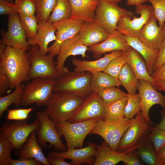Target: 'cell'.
Segmentation results:
<instances>
[{
	"mask_svg": "<svg viewBox=\"0 0 165 165\" xmlns=\"http://www.w3.org/2000/svg\"><path fill=\"white\" fill-rule=\"evenodd\" d=\"M30 68L27 51L7 46L0 55V73L8 78L11 89L29 81Z\"/></svg>",
	"mask_w": 165,
	"mask_h": 165,
	"instance_id": "cell-1",
	"label": "cell"
},
{
	"mask_svg": "<svg viewBox=\"0 0 165 165\" xmlns=\"http://www.w3.org/2000/svg\"><path fill=\"white\" fill-rule=\"evenodd\" d=\"M85 98L66 92H53L43 111L55 123L67 121Z\"/></svg>",
	"mask_w": 165,
	"mask_h": 165,
	"instance_id": "cell-2",
	"label": "cell"
},
{
	"mask_svg": "<svg viewBox=\"0 0 165 165\" xmlns=\"http://www.w3.org/2000/svg\"><path fill=\"white\" fill-rule=\"evenodd\" d=\"M55 79L38 77L25 85L20 105L27 106L35 104L38 107L46 106L53 92Z\"/></svg>",
	"mask_w": 165,
	"mask_h": 165,
	"instance_id": "cell-3",
	"label": "cell"
},
{
	"mask_svg": "<svg viewBox=\"0 0 165 165\" xmlns=\"http://www.w3.org/2000/svg\"><path fill=\"white\" fill-rule=\"evenodd\" d=\"M99 119L75 123L64 121L55 123L57 131L65 139L67 150L82 148L86 137Z\"/></svg>",
	"mask_w": 165,
	"mask_h": 165,
	"instance_id": "cell-4",
	"label": "cell"
},
{
	"mask_svg": "<svg viewBox=\"0 0 165 165\" xmlns=\"http://www.w3.org/2000/svg\"><path fill=\"white\" fill-rule=\"evenodd\" d=\"M92 76V73L89 72L69 71L55 79L53 91L66 92L85 97L92 92L91 88Z\"/></svg>",
	"mask_w": 165,
	"mask_h": 165,
	"instance_id": "cell-5",
	"label": "cell"
},
{
	"mask_svg": "<svg viewBox=\"0 0 165 165\" xmlns=\"http://www.w3.org/2000/svg\"><path fill=\"white\" fill-rule=\"evenodd\" d=\"M28 53L30 62L29 80L38 77L56 79L61 76L54 60L55 56L49 53L42 54L37 45L30 46Z\"/></svg>",
	"mask_w": 165,
	"mask_h": 165,
	"instance_id": "cell-6",
	"label": "cell"
},
{
	"mask_svg": "<svg viewBox=\"0 0 165 165\" xmlns=\"http://www.w3.org/2000/svg\"><path fill=\"white\" fill-rule=\"evenodd\" d=\"M40 125L37 118L30 124L26 120L5 122L1 127L0 135L9 141L13 148L17 150L24 144L33 132L38 130Z\"/></svg>",
	"mask_w": 165,
	"mask_h": 165,
	"instance_id": "cell-7",
	"label": "cell"
},
{
	"mask_svg": "<svg viewBox=\"0 0 165 165\" xmlns=\"http://www.w3.org/2000/svg\"><path fill=\"white\" fill-rule=\"evenodd\" d=\"M132 121V119H128L125 117L116 121L100 118L90 134L100 136L113 150L117 151L120 141L129 127Z\"/></svg>",
	"mask_w": 165,
	"mask_h": 165,
	"instance_id": "cell-8",
	"label": "cell"
},
{
	"mask_svg": "<svg viewBox=\"0 0 165 165\" xmlns=\"http://www.w3.org/2000/svg\"><path fill=\"white\" fill-rule=\"evenodd\" d=\"M95 13L94 21L109 34L116 30L117 24L122 17L133 15L131 11L105 1L98 2Z\"/></svg>",
	"mask_w": 165,
	"mask_h": 165,
	"instance_id": "cell-9",
	"label": "cell"
},
{
	"mask_svg": "<svg viewBox=\"0 0 165 165\" xmlns=\"http://www.w3.org/2000/svg\"><path fill=\"white\" fill-rule=\"evenodd\" d=\"M135 13L140 15L136 17L133 15L122 17L117 25L116 30L127 36L137 37L143 27L154 16L152 6L144 4L136 6Z\"/></svg>",
	"mask_w": 165,
	"mask_h": 165,
	"instance_id": "cell-10",
	"label": "cell"
},
{
	"mask_svg": "<svg viewBox=\"0 0 165 165\" xmlns=\"http://www.w3.org/2000/svg\"><path fill=\"white\" fill-rule=\"evenodd\" d=\"M40 122V127L36 132L37 141L42 147H46L48 143L60 152L66 151V147L62 142V136L57 131L55 123L52 121L43 111L37 112L36 116Z\"/></svg>",
	"mask_w": 165,
	"mask_h": 165,
	"instance_id": "cell-11",
	"label": "cell"
},
{
	"mask_svg": "<svg viewBox=\"0 0 165 165\" xmlns=\"http://www.w3.org/2000/svg\"><path fill=\"white\" fill-rule=\"evenodd\" d=\"M8 27L7 32L4 30L1 31L2 39L0 43L6 46L28 51L30 46L27 39L18 13L9 15Z\"/></svg>",
	"mask_w": 165,
	"mask_h": 165,
	"instance_id": "cell-12",
	"label": "cell"
},
{
	"mask_svg": "<svg viewBox=\"0 0 165 165\" xmlns=\"http://www.w3.org/2000/svg\"><path fill=\"white\" fill-rule=\"evenodd\" d=\"M106 106L100 99L98 93L92 92L85 97L67 121L75 123L102 118L105 113Z\"/></svg>",
	"mask_w": 165,
	"mask_h": 165,
	"instance_id": "cell-13",
	"label": "cell"
},
{
	"mask_svg": "<svg viewBox=\"0 0 165 165\" xmlns=\"http://www.w3.org/2000/svg\"><path fill=\"white\" fill-rule=\"evenodd\" d=\"M147 123L143 118L141 112H140L132 119L130 125L122 136L117 151L126 152L137 148L140 139L147 133L148 128Z\"/></svg>",
	"mask_w": 165,
	"mask_h": 165,
	"instance_id": "cell-14",
	"label": "cell"
},
{
	"mask_svg": "<svg viewBox=\"0 0 165 165\" xmlns=\"http://www.w3.org/2000/svg\"><path fill=\"white\" fill-rule=\"evenodd\" d=\"M138 90L143 116L146 123H151L149 115L150 108L157 104L165 108V96L157 91L151 83L143 80H138Z\"/></svg>",
	"mask_w": 165,
	"mask_h": 165,
	"instance_id": "cell-15",
	"label": "cell"
},
{
	"mask_svg": "<svg viewBox=\"0 0 165 165\" xmlns=\"http://www.w3.org/2000/svg\"><path fill=\"white\" fill-rule=\"evenodd\" d=\"M88 49V47L82 42L78 33L64 42L61 45L56 61V68L61 75L69 71L64 66L69 56L80 55L83 58H88L86 54Z\"/></svg>",
	"mask_w": 165,
	"mask_h": 165,
	"instance_id": "cell-16",
	"label": "cell"
},
{
	"mask_svg": "<svg viewBox=\"0 0 165 165\" xmlns=\"http://www.w3.org/2000/svg\"><path fill=\"white\" fill-rule=\"evenodd\" d=\"M84 22L70 18L53 23L56 29V39L48 47V53L55 56L57 55L62 43L78 34Z\"/></svg>",
	"mask_w": 165,
	"mask_h": 165,
	"instance_id": "cell-17",
	"label": "cell"
},
{
	"mask_svg": "<svg viewBox=\"0 0 165 165\" xmlns=\"http://www.w3.org/2000/svg\"><path fill=\"white\" fill-rule=\"evenodd\" d=\"M130 47L124 35L116 30L109 34L104 41L88 47V50L92 53L94 58L98 59L106 53L115 51H125Z\"/></svg>",
	"mask_w": 165,
	"mask_h": 165,
	"instance_id": "cell-18",
	"label": "cell"
},
{
	"mask_svg": "<svg viewBox=\"0 0 165 165\" xmlns=\"http://www.w3.org/2000/svg\"><path fill=\"white\" fill-rule=\"evenodd\" d=\"M98 147L96 145L89 143L84 148H74L64 152H50L47 156H59L72 160V165H79L83 163L93 164Z\"/></svg>",
	"mask_w": 165,
	"mask_h": 165,
	"instance_id": "cell-19",
	"label": "cell"
},
{
	"mask_svg": "<svg viewBox=\"0 0 165 165\" xmlns=\"http://www.w3.org/2000/svg\"><path fill=\"white\" fill-rule=\"evenodd\" d=\"M165 37L163 27L158 26L154 16L142 28L137 38L151 49L159 50Z\"/></svg>",
	"mask_w": 165,
	"mask_h": 165,
	"instance_id": "cell-20",
	"label": "cell"
},
{
	"mask_svg": "<svg viewBox=\"0 0 165 165\" xmlns=\"http://www.w3.org/2000/svg\"><path fill=\"white\" fill-rule=\"evenodd\" d=\"M56 29L53 23L47 21L42 20L38 22L37 33L32 38H27L30 46L37 45L41 53L46 55L48 53L49 43L56 39Z\"/></svg>",
	"mask_w": 165,
	"mask_h": 165,
	"instance_id": "cell-21",
	"label": "cell"
},
{
	"mask_svg": "<svg viewBox=\"0 0 165 165\" xmlns=\"http://www.w3.org/2000/svg\"><path fill=\"white\" fill-rule=\"evenodd\" d=\"M122 52L121 51H112L105 54L102 58L92 61H82L73 58L72 62L74 66V72H89L92 74L103 72L110 61L120 56Z\"/></svg>",
	"mask_w": 165,
	"mask_h": 165,
	"instance_id": "cell-22",
	"label": "cell"
},
{
	"mask_svg": "<svg viewBox=\"0 0 165 165\" xmlns=\"http://www.w3.org/2000/svg\"><path fill=\"white\" fill-rule=\"evenodd\" d=\"M78 34L82 43L88 47L104 41L109 34L95 21L84 22Z\"/></svg>",
	"mask_w": 165,
	"mask_h": 165,
	"instance_id": "cell-23",
	"label": "cell"
},
{
	"mask_svg": "<svg viewBox=\"0 0 165 165\" xmlns=\"http://www.w3.org/2000/svg\"><path fill=\"white\" fill-rule=\"evenodd\" d=\"M36 134L35 131L33 132L24 144L15 152V154L19 159L33 158L42 164L50 165L43 152L42 147L37 141Z\"/></svg>",
	"mask_w": 165,
	"mask_h": 165,
	"instance_id": "cell-24",
	"label": "cell"
},
{
	"mask_svg": "<svg viewBox=\"0 0 165 165\" xmlns=\"http://www.w3.org/2000/svg\"><path fill=\"white\" fill-rule=\"evenodd\" d=\"M72 12L70 18L84 22L95 21L98 2L94 0H69Z\"/></svg>",
	"mask_w": 165,
	"mask_h": 165,
	"instance_id": "cell-25",
	"label": "cell"
},
{
	"mask_svg": "<svg viewBox=\"0 0 165 165\" xmlns=\"http://www.w3.org/2000/svg\"><path fill=\"white\" fill-rule=\"evenodd\" d=\"M123 52L127 63L136 78L138 80L147 81L152 84V79L147 70L145 61L140 54L130 46L127 50Z\"/></svg>",
	"mask_w": 165,
	"mask_h": 165,
	"instance_id": "cell-26",
	"label": "cell"
},
{
	"mask_svg": "<svg viewBox=\"0 0 165 165\" xmlns=\"http://www.w3.org/2000/svg\"><path fill=\"white\" fill-rule=\"evenodd\" d=\"M129 46L136 50L145 60L147 70L151 75L154 66L157 58L159 50L151 49L141 42L137 37L124 35Z\"/></svg>",
	"mask_w": 165,
	"mask_h": 165,
	"instance_id": "cell-27",
	"label": "cell"
},
{
	"mask_svg": "<svg viewBox=\"0 0 165 165\" xmlns=\"http://www.w3.org/2000/svg\"><path fill=\"white\" fill-rule=\"evenodd\" d=\"M127 152L113 150L105 141L97 148L94 165H115L122 161Z\"/></svg>",
	"mask_w": 165,
	"mask_h": 165,
	"instance_id": "cell-28",
	"label": "cell"
},
{
	"mask_svg": "<svg viewBox=\"0 0 165 165\" xmlns=\"http://www.w3.org/2000/svg\"><path fill=\"white\" fill-rule=\"evenodd\" d=\"M92 74L91 88L92 92L98 93L102 90L112 86L117 87L121 85L118 79L101 72Z\"/></svg>",
	"mask_w": 165,
	"mask_h": 165,
	"instance_id": "cell-29",
	"label": "cell"
},
{
	"mask_svg": "<svg viewBox=\"0 0 165 165\" xmlns=\"http://www.w3.org/2000/svg\"><path fill=\"white\" fill-rule=\"evenodd\" d=\"M118 79L128 94H136L138 89V79L127 63L123 67L118 75Z\"/></svg>",
	"mask_w": 165,
	"mask_h": 165,
	"instance_id": "cell-30",
	"label": "cell"
},
{
	"mask_svg": "<svg viewBox=\"0 0 165 165\" xmlns=\"http://www.w3.org/2000/svg\"><path fill=\"white\" fill-rule=\"evenodd\" d=\"M136 150L138 154L143 163L150 165H165L151 145L143 141L139 143Z\"/></svg>",
	"mask_w": 165,
	"mask_h": 165,
	"instance_id": "cell-31",
	"label": "cell"
},
{
	"mask_svg": "<svg viewBox=\"0 0 165 165\" xmlns=\"http://www.w3.org/2000/svg\"><path fill=\"white\" fill-rule=\"evenodd\" d=\"M72 10L69 0H57L47 21L54 23L70 18Z\"/></svg>",
	"mask_w": 165,
	"mask_h": 165,
	"instance_id": "cell-32",
	"label": "cell"
},
{
	"mask_svg": "<svg viewBox=\"0 0 165 165\" xmlns=\"http://www.w3.org/2000/svg\"><path fill=\"white\" fill-rule=\"evenodd\" d=\"M127 99L128 96L106 106L104 115L101 119L109 121H116L124 118V109Z\"/></svg>",
	"mask_w": 165,
	"mask_h": 165,
	"instance_id": "cell-33",
	"label": "cell"
},
{
	"mask_svg": "<svg viewBox=\"0 0 165 165\" xmlns=\"http://www.w3.org/2000/svg\"><path fill=\"white\" fill-rule=\"evenodd\" d=\"M25 84L21 83L15 88L11 93L0 97V118H2L4 112L8 110L9 107L14 104L16 107L20 105L23 90Z\"/></svg>",
	"mask_w": 165,
	"mask_h": 165,
	"instance_id": "cell-34",
	"label": "cell"
},
{
	"mask_svg": "<svg viewBox=\"0 0 165 165\" xmlns=\"http://www.w3.org/2000/svg\"><path fill=\"white\" fill-rule=\"evenodd\" d=\"M97 93L100 99L106 106L127 97L128 95V94L124 93L116 86L106 88Z\"/></svg>",
	"mask_w": 165,
	"mask_h": 165,
	"instance_id": "cell-35",
	"label": "cell"
},
{
	"mask_svg": "<svg viewBox=\"0 0 165 165\" xmlns=\"http://www.w3.org/2000/svg\"><path fill=\"white\" fill-rule=\"evenodd\" d=\"M37 8L36 17L38 22L47 21L57 0H33Z\"/></svg>",
	"mask_w": 165,
	"mask_h": 165,
	"instance_id": "cell-36",
	"label": "cell"
},
{
	"mask_svg": "<svg viewBox=\"0 0 165 165\" xmlns=\"http://www.w3.org/2000/svg\"><path fill=\"white\" fill-rule=\"evenodd\" d=\"M20 20L27 38H32L36 35L38 22L36 16L19 14Z\"/></svg>",
	"mask_w": 165,
	"mask_h": 165,
	"instance_id": "cell-37",
	"label": "cell"
},
{
	"mask_svg": "<svg viewBox=\"0 0 165 165\" xmlns=\"http://www.w3.org/2000/svg\"><path fill=\"white\" fill-rule=\"evenodd\" d=\"M141 110V101L139 94H128L127 101L124 109L125 117L132 119Z\"/></svg>",
	"mask_w": 165,
	"mask_h": 165,
	"instance_id": "cell-38",
	"label": "cell"
},
{
	"mask_svg": "<svg viewBox=\"0 0 165 165\" xmlns=\"http://www.w3.org/2000/svg\"><path fill=\"white\" fill-rule=\"evenodd\" d=\"M126 63L125 54L123 51L121 55L110 61L103 72L114 78L118 79L120 72Z\"/></svg>",
	"mask_w": 165,
	"mask_h": 165,
	"instance_id": "cell-39",
	"label": "cell"
},
{
	"mask_svg": "<svg viewBox=\"0 0 165 165\" xmlns=\"http://www.w3.org/2000/svg\"><path fill=\"white\" fill-rule=\"evenodd\" d=\"M14 4L19 14L34 16L36 13V5L33 0H15Z\"/></svg>",
	"mask_w": 165,
	"mask_h": 165,
	"instance_id": "cell-40",
	"label": "cell"
},
{
	"mask_svg": "<svg viewBox=\"0 0 165 165\" xmlns=\"http://www.w3.org/2000/svg\"><path fill=\"white\" fill-rule=\"evenodd\" d=\"M13 148L9 141L0 135V165H10V153Z\"/></svg>",
	"mask_w": 165,
	"mask_h": 165,
	"instance_id": "cell-41",
	"label": "cell"
},
{
	"mask_svg": "<svg viewBox=\"0 0 165 165\" xmlns=\"http://www.w3.org/2000/svg\"><path fill=\"white\" fill-rule=\"evenodd\" d=\"M149 138L152 142L156 153L165 145V130L155 128L152 131Z\"/></svg>",
	"mask_w": 165,
	"mask_h": 165,
	"instance_id": "cell-42",
	"label": "cell"
},
{
	"mask_svg": "<svg viewBox=\"0 0 165 165\" xmlns=\"http://www.w3.org/2000/svg\"><path fill=\"white\" fill-rule=\"evenodd\" d=\"M153 8L154 16L159 26L163 28L165 22V0H148Z\"/></svg>",
	"mask_w": 165,
	"mask_h": 165,
	"instance_id": "cell-43",
	"label": "cell"
},
{
	"mask_svg": "<svg viewBox=\"0 0 165 165\" xmlns=\"http://www.w3.org/2000/svg\"><path fill=\"white\" fill-rule=\"evenodd\" d=\"M33 110V108H31L8 109L6 119L9 120H26Z\"/></svg>",
	"mask_w": 165,
	"mask_h": 165,
	"instance_id": "cell-44",
	"label": "cell"
},
{
	"mask_svg": "<svg viewBox=\"0 0 165 165\" xmlns=\"http://www.w3.org/2000/svg\"><path fill=\"white\" fill-rule=\"evenodd\" d=\"M122 162L126 165H144L138 154L136 148L127 152L124 156Z\"/></svg>",
	"mask_w": 165,
	"mask_h": 165,
	"instance_id": "cell-45",
	"label": "cell"
},
{
	"mask_svg": "<svg viewBox=\"0 0 165 165\" xmlns=\"http://www.w3.org/2000/svg\"><path fill=\"white\" fill-rule=\"evenodd\" d=\"M17 12L14 3L0 0V15H10Z\"/></svg>",
	"mask_w": 165,
	"mask_h": 165,
	"instance_id": "cell-46",
	"label": "cell"
},
{
	"mask_svg": "<svg viewBox=\"0 0 165 165\" xmlns=\"http://www.w3.org/2000/svg\"><path fill=\"white\" fill-rule=\"evenodd\" d=\"M159 54L153 68V72L165 63V37L159 49Z\"/></svg>",
	"mask_w": 165,
	"mask_h": 165,
	"instance_id": "cell-47",
	"label": "cell"
},
{
	"mask_svg": "<svg viewBox=\"0 0 165 165\" xmlns=\"http://www.w3.org/2000/svg\"><path fill=\"white\" fill-rule=\"evenodd\" d=\"M42 164L33 158H21L18 160L12 159L10 165H40Z\"/></svg>",
	"mask_w": 165,
	"mask_h": 165,
	"instance_id": "cell-48",
	"label": "cell"
},
{
	"mask_svg": "<svg viewBox=\"0 0 165 165\" xmlns=\"http://www.w3.org/2000/svg\"><path fill=\"white\" fill-rule=\"evenodd\" d=\"M11 88L10 81L4 74L0 73V97L6 93Z\"/></svg>",
	"mask_w": 165,
	"mask_h": 165,
	"instance_id": "cell-49",
	"label": "cell"
},
{
	"mask_svg": "<svg viewBox=\"0 0 165 165\" xmlns=\"http://www.w3.org/2000/svg\"><path fill=\"white\" fill-rule=\"evenodd\" d=\"M151 76L152 79V83L165 80V63L154 71Z\"/></svg>",
	"mask_w": 165,
	"mask_h": 165,
	"instance_id": "cell-50",
	"label": "cell"
},
{
	"mask_svg": "<svg viewBox=\"0 0 165 165\" xmlns=\"http://www.w3.org/2000/svg\"><path fill=\"white\" fill-rule=\"evenodd\" d=\"M47 160L50 164L52 165H72L69 163L66 162L65 159L59 156H47Z\"/></svg>",
	"mask_w": 165,
	"mask_h": 165,
	"instance_id": "cell-51",
	"label": "cell"
},
{
	"mask_svg": "<svg viewBox=\"0 0 165 165\" xmlns=\"http://www.w3.org/2000/svg\"><path fill=\"white\" fill-rule=\"evenodd\" d=\"M151 84L156 89L165 92V80L154 82Z\"/></svg>",
	"mask_w": 165,
	"mask_h": 165,
	"instance_id": "cell-52",
	"label": "cell"
},
{
	"mask_svg": "<svg viewBox=\"0 0 165 165\" xmlns=\"http://www.w3.org/2000/svg\"><path fill=\"white\" fill-rule=\"evenodd\" d=\"M148 0H127V5L128 6H136L141 4H144L147 2Z\"/></svg>",
	"mask_w": 165,
	"mask_h": 165,
	"instance_id": "cell-53",
	"label": "cell"
},
{
	"mask_svg": "<svg viewBox=\"0 0 165 165\" xmlns=\"http://www.w3.org/2000/svg\"><path fill=\"white\" fill-rule=\"evenodd\" d=\"M157 154L160 158L165 164V145Z\"/></svg>",
	"mask_w": 165,
	"mask_h": 165,
	"instance_id": "cell-54",
	"label": "cell"
},
{
	"mask_svg": "<svg viewBox=\"0 0 165 165\" xmlns=\"http://www.w3.org/2000/svg\"><path fill=\"white\" fill-rule=\"evenodd\" d=\"M156 127L159 129L165 130V114L163 116L161 122Z\"/></svg>",
	"mask_w": 165,
	"mask_h": 165,
	"instance_id": "cell-55",
	"label": "cell"
},
{
	"mask_svg": "<svg viewBox=\"0 0 165 165\" xmlns=\"http://www.w3.org/2000/svg\"><path fill=\"white\" fill-rule=\"evenodd\" d=\"M97 2H99L102 1H105L110 2L111 3L118 4L119 2L123 1V0H94Z\"/></svg>",
	"mask_w": 165,
	"mask_h": 165,
	"instance_id": "cell-56",
	"label": "cell"
},
{
	"mask_svg": "<svg viewBox=\"0 0 165 165\" xmlns=\"http://www.w3.org/2000/svg\"><path fill=\"white\" fill-rule=\"evenodd\" d=\"M2 0L5 1L10 2H11V3H13V0Z\"/></svg>",
	"mask_w": 165,
	"mask_h": 165,
	"instance_id": "cell-57",
	"label": "cell"
},
{
	"mask_svg": "<svg viewBox=\"0 0 165 165\" xmlns=\"http://www.w3.org/2000/svg\"><path fill=\"white\" fill-rule=\"evenodd\" d=\"M164 28V30L165 31V24H164V26L163 27Z\"/></svg>",
	"mask_w": 165,
	"mask_h": 165,
	"instance_id": "cell-58",
	"label": "cell"
}]
</instances>
